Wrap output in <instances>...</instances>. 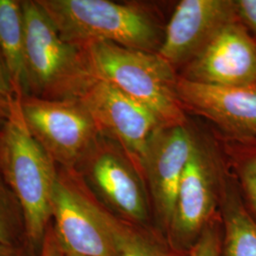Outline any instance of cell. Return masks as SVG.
Instances as JSON below:
<instances>
[{"mask_svg":"<svg viewBox=\"0 0 256 256\" xmlns=\"http://www.w3.org/2000/svg\"><path fill=\"white\" fill-rule=\"evenodd\" d=\"M57 173L58 165L30 135L14 99L0 130V174L22 208L28 246L36 256L52 223Z\"/></svg>","mask_w":256,"mask_h":256,"instance_id":"6da1fadb","label":"cell"},{"mask_svg":"<svg viewBox=\"0 0 256 256\" xmlns=\"http://www.w3.org/2000/svg\"><path fill=\"white\" fill-rule=\"evenodd\" d=\"M92 74L150 110L164 126H186L180 76L158 52L93 42L82 46Z\"/></svg>","mask_w":256,"mask_h":256,"instance_id":"7a4b0ae2","label":"cell"},{"mask_svg":"<svg viewBox=\"0 0 256 256\" xmlns=\"http://www.w3.org/2000/svg\"><path fill=\"white\" fill-rule=\"evenodd\" d=\"M61 37L74 45L110 42L158 52L164 34L152 12L110 0H37Z\"/></svg>","mask_w":256,"mask_h":256,"instance_id":"3957f363","label":"cell"},{"mask_svg":"<svg viewBox=\"0 0 256 256\" xmlns=\"http://www.w3.org/2000/svg\"><path fill=\"white\" fill-rule=\"evenodd\" d=\"M28 94L48 100L79 99L96 78L84 48L64 40L37 0L21 1Z\"/></svg>","mask_w":256,"mask_h":256,"instance_id":"277c9868","label":"cell"},{"mask_svg":"<svg viewBox=\"0 0 256 256\" xmlns=\"http://www.w3.org/2000/svg\"><path fill=\"white\" fill-rule=\"evenodd\" d=\"M124 222L95 198L75 170L58 166L52 226L66 252L118 256L117 236Z\"/></svg>","mask_w":256,"mask_h":256,"instance_id":"5b68a950","label":"cell"},{"mask_svg":"<svg viewBox=\"0 0 256 256\" xmlns=\"http://www.w3.org/2000/svg\"><path fill=\"white\" fill-rule=\"evenodd\" d=\"M18 101L30 135L60 167L75 170L101 136L79 99L48 100L23 95Z\"/></svg>","mask_w":256,"mask_h":256,"instance_id":"8992f818","label":"cell"},{"mask_svg":"<svg viewBox=\"0 0 256 256\" xmlns=\"http://www.w3.org/2000/svg\"><path fill=\"white\" fill-rule=\"evenodd\" d=\"M138 170L124 151L102 135L75 171L95 198L120 220L148 218L146 194Z\"/></svg>","mask_w":256,"mask_h":256,"instance_id":"52a82bcc","label":"cell"},{"mask_svg":"<svg viewBox=\"0 0 256 256\" xmlns=\"http://www.w3.org/2000/svg\"><path fill=\"white\" fill-rule=\"evenodd\" d=\"M92 114L102 135L119 146L140 170L147 144L164 126L142 104L108 82L95 78L79 98Z\"/></svg>","mask_w":256,"mask_h":256,"instance_id":"ba28073f","label":"cell"},{"mask_svg":"<svg viewBox=\"0 0 256 256\" xmlns=\"http://www.w3.org/2000/svg\"><path fill=\"white\" fill-rule=\"evenodd\" d=\"M180 77L221 88L256 86V37L238 18L186 64Z\"/></svg>","mask_w":256,"mask_h":256,"instance_id":"9c48e42d","label":"cell"},{"mask_svg":"<svg viewBox=\"0 0 256 256\" xmlns=\"http://www.w3.org/2000/svg\"><path fill=\"white\" fill-rule=\"evenodd\" d=\"M238 18L236 0H182L165 28L158 54L174 68L188 64Z\"/></svg>","mask_w":256,"mask_h":256,"instance_id":"30bf717a","label":"cell"},{"mask_svg":"<svg viewBox=\"0 0 256 256\" xmlns=\"http://www.w3.org/2000/svg\"><path fill=\"white\" fill-rule=\"evenodd\" d=\"M196 138L186 126H162L151 137L140 162L160 218L170 227L178 189Z\"/></svg>","mask_w":256,"mask_h":256,"instance_id":"8fae6325","label":"cell"},{"mask_svg":"<svg viewBox=\"0 0 256 256\" xmlns=\"http://www.w3.org/2000/svg\"><path fill=\"white\" fill-rule=\"evenodd\" d=\"M178 93L184 110L209 120L230 140H256V86L221 88L180 76Z\"/></svg>","mask_w":256,"mask_h":256,"instance_id":"7c38bea8","label":"cell"},{"mask_svg":"<svg viewBox=\"0 0 256 256\" xmlns=\"http://www.w3.org/2000/svg\"><path fill=\"white\" fill-rule=\"evenodd\" d=\"M216 168L206 146L196 140L180 183L170 228L178 240L200 234L216 208Z\"/></svg>","mask_w":256,"mask_h":256,"instance_id":"4fadbf2b","label":"cell"},{"mask_svg":"<svg viewBox=\"0 0 256 256\" xmlns=\"http://www.w3.org/2000/svg\"><path fill=\"white\" fill-rule=\"evenodd\" d=\"M0 55L16 97L27 95L25 27L21 1L0 0Z\"/></svg>","mask_w":256,"mask_h":256,"instance_id":"5bb4252c","label":"cell"},{"mask_svg":"<svg viewBox=\"0 0 256 256\" xmlns=\"http://www.w3.org/2000/svg\"><path fill=\"white\" fill-rule=\"evenodd\" d=\"M223 256H256V220L248 210L236 182L222 192Z\"/></svg>","mask_w":256,"mask_h":256,"instance_id":"9a60e30c","label":"cell"},{"mask_svg":"<svg viewBox=\"0 0 256 256\" xmlns=\"http://www.w3.org/2000/svg\"><path fill=\"white\" fill-rule=\"evenodd\" d=\"M232 142L230 155L236 183L248 210L256 220V140Z\"/></svg>","mask_w":256,"mask_h":256,"instance_id":"2e32d148","label":"cell"},{"mask_svg":"<svg viewBox=\"0 0 256 256\" xmlns=\"http://www.w3.org/2000/svg\"><path fill=\"white\" fill-rule=\"evenodd\" d=\"M27 244L26 224L14 194L0 174V245Z\"/></svg>","mask_w":256,"mask_h":256,"instance_id":"e0dca14e","label":"cell"},{"mask_svg":"<svg viewBox=\"0 0 256 256\" xmlns=\"http://www.w3.org/2000/svg\"><path fill=\"white\" fill-rule=\"evenodd\" d=\"M117 252L118 256H162L151 243L131 229L126 222L117 236Z\"/></svg>","mask_w":256,"mask_h":256,"instance_id":"ac0fdd59","label":"cell"},{"mask_svg":"<svg viewBox=\"0 0 256 256\" xmlns=\"http://www.w3.org/2000/svg\"><path fill=\"white\" fill-rule=\"evenodd\" d=\"M222 242L216 228H205L194 244L190 256H222Z\"/></svg>","mask_w":256,"mask_h":256,"instance_id":"d6986e66","label":"cell"},{"mask_svg":"<svg viewBox=\"0 0 256 256\" xmlns=\"http://www.w3.org/2000/svg\"><path fill=\"white\" fill-rule=\"evenodd\" d=\"M239 19L256 38V0H236Z\"/></svg>","mask_w":256,"mask_h":256,"instance_id":"ffe728a7","label":"cell"},{"mask_svg":"<svg viewBox=\"0 0 256 256\" xmlns=\"http://www.w3.org/2000/svg\"><path fill=\"white\" fill-rule=\"evenodd\" d=\"M14 99H18V98L16 97V94L10 81L6 66L0 55V104L9 108L10 102Z\"/></svg>","mask_w":256,"mask_h":256,"instance_id":"44dd1931","label":"cell"},{"mask_svg":"<svg viewBox=\"0 0 256 256\" xmlns=\"http://www.w3.org/2000/svg\"><path fill=\"white\" fill-rule=\"evenodd\" d=\"M38 256H66L63 248L55 236L52 223L46 230V236Z\"/></svg>","mask_w":256,"mask_h":256,"instance_id":"7402d4cb","label":"cell"},{"mask_svg":"<svg viewBox=\"0 0 256 256\" xmlns=\"http://www.w3.org/2000/svg\"><path fill=\"white\" fill-rule=\"evenodd\" d=\"M0 256H38L28 244L0 245Z\"/></svg>","mask_w":256,"mask_h":256,"instance_id":"603a6c76","label":"cell"},{"mask_svg":"<svg viewBox=\"0 0 256 256\" xmlns=\"http://www.w3.org/2000/svg\"><path fill=\"white\" fill-rule=\"evenodd\" d=\"M8 114H9V108L0 104V130H1V128H3L4 124L6 122L7 118H8Z\"/></svg>","mask_w":256,"mask_h":256,"instance_id":"cb8c5ba5","label":"cell"},{"mask_svg":"<svg viewBox=\"0 0 256 256\" xmlns=\"http://www.w3.org/2000/svg\"><path fill=\"white\" fill-rule=\"evenodd\" d=\"M64 254H66V256H74V254H68V252H64Z\"/></svg>","mask_w":256,"mask_h":256,"instance_id":"d4e9b609","label":"cell"}]
</instances>
